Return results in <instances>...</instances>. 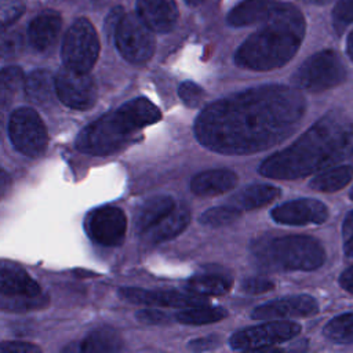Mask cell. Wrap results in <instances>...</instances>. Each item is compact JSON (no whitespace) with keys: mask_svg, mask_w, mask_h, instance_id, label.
Listing matches in <instances>:
<instances>
[{"mask_svg":"<svg viewBox=\"0 0 353 353\" xmlns=\"http://www.w3.org/2000/svg\"><path fill=\"white\" fill-rule=\"evenodd\" d=\"M139 131L125 112L119 108L87 125L76 139V148L84 153L106 156L117 152L130 137Z\"/></svg>","mask_w":353,"mask_h":353,"instance_id":"5b68a950","label":"cell"},{"mask_svg":"<svg viewBox=\"0 0 353 353\" xmlns=\"http://www.w3.org/2000/svg\"><path fill=\"white\" fill-rule=\"evenodd\" d=\"M57 97L72 109L85 110L97 101V87L88 73L63 66L55 76Z\"/></svg>","mask_w":353,"mask_h":353,"instance_id":"8fae6325","label":"cell"},{"mask_svg":"<svg viewBox=\"0 0 353 353\" xmlns=\"http://www.w3.org/2000/svg\"><path fill=\"white\" fill-rule=\"evenodd\" d=\"M299 331L298 323L268 320L263 324L236 331L230 336L229 345L233 350H270L273 345L296 336Z\"/></svg>","mask_w":353,"mask_h":353,"instance_id":"30bf717a","label":"cell"},{"mask_svg":"<svg viewBox=\"0 0 353 353\" xmlns=\"http://www.w3.org/2000/svg\"><path fill=\"white\" fill-rule=\"evenodd\" d=\"M343 251L347 256H353V211H350L342 223Z\"/></svg>","mask_w":353,"mask_h":353,"instance_id":"8d00e7d4","label":"cell"},{"mask_svg":"<svg viewBox=\"0 0 353 353\" xmlns=\"http://www.w3.org/2000/svg\"><path fill=\"white\" fill-rule=\"evenodd\" d=\"M123 347L120 335L112 328H99L91 332L79 346L80 352L85 353H108L119 352Z\"/></svg>","mask_w":353,"mask_h":353,"instance_id":"4316f807","label":"cell"},{"mask_svg":"<svg viewBox=\"0 0 353 353\" xmlns=\"http://www.w3.org/2000/svg\"><path fill=\"white\" fill-rule=\"evenodd\" d=\"M11 186V179H10V175L0 168V197H3L8 189Z\"/></svg>","mask_w":353,"mask_h":353,"instance_id":"b9f144b4","label":"cell"},{"mask_svg":"<svg viewBox=\"0 0 353 353\" xmlns=\"http://www.w3.org/2000/svg\"><path fill=\"white\" fill-rule=\"evenodd\" d=\"M324 335L334 343H353V313H342L332 317L324 327Z\"/></svg>","mask_w":353,"mask_h":353,"instance_id":"f1b7e54d","label":"cell"},{"mask_svg":"<svg viewBox=\"0 0 353 353\" xmlns=\"http://www.w3.org/2000/svg\"><path fill=\"white\" fill-rule=\"evenodd\" d=\"M332 22L339 33L353 22V0H339L332 10Z\"/></svg>","mask_w":353,"mask_h":353,"instance_id":"d6a6232c","label":"cell"},{"mask_svg":"<svg viewBox=\"0 0 353 353\" xmlns=\"http://www.w3.org/2000/svg\"><path fill=\"white\" fill-rule=\"evenodd\" d=\"M119 294L123 299L148 306H161V307H188L193 305L205 303V299L199 295H188L176 291H152L142 288H120Z\"/></svg>","mask_w":353,"mask_h":353,"instance_id":"9a60e30c","label":"cell"},{"mask_svg":"<svg viewBox=\"0 0 353 353\" xmlns=\"http://www.w3.org/2000/svg\"><path fill=\"white\" fill-rule=\"evenodd\" d=\"M137 319L145 324H167L170 323V316L164 312L156 309H143L137 313Z\"/></svg>","mask_w":353,"mask_h":353,"instance_id":"74e56055","label":"cell"},{"mask_svg":"<svg viewBox=\"0 0 353 353\" xmlns=\"http://www.w3.org/2000/svg\"><path fill=\"white\" fill-rule=\"evenodd\" d=\"M221 343L219 336H204V338H199V339H193L189 342L188 349L193 350V352H203V350H211L214 347H216Z\"/></svg>","mask_w":353,"mask_h":353,"instance_id":"ab89813d","label":"cell"},{"mask_svg":"<svg viewBox=\"0 0 353 353\" xmlns=\"http://www.w3.org/2000/svg\"><path fill=\"white\" fill-rule=\"evenodd\" d=\"M178 95L188 108H197L205 95L204 90L193 81H183L178 88Z\"/></svg>","mask_w":353,"mask_h":353,"instance_id":"836d02e7","label":"cell"},{"mask_svg":"<svg viewBox=\"0 0 353 353\" xmlns=\"http://www.w3.org/2000/svg\"><path fill=\"white\" fill-rule=\"evenodd\" d=\"M8 128L12 145L22 154L28 157H39L47 149V128L36 110L30 108H19L14 110Z\"/></svg>","mask_w":353,"mask_h":353,"instance_id":"9c48e42d","label":"cell"},{"mask_svg":"<svg viewBox=\"0 0 353 353\" xmlns=\"http://www.w3.org/2000/svg\"><path fill=\"white\" fill-rule=\"evenodd\" d=\"M346 52L349 55V58L353 62V30L349 33L347 36V41H346Z\"/></svg>","mask_w":353,"mask_h":353,"instance_id":"7bdbcfd3","label":"cell"},{"mask_svg":"<svg viewBox=\"0 0 353 353\" xmlns=\"http://www.w3.org/2000/svg\"><path fill=\"white\" fill-rule=\"evenodd\" d=\"M0 352L3 353H32V352H40V347L36 345L28 343V342H1L0 343Z\"/></svg>","mask_w":353,"mask_h":353,"instance_id":"f35d334b","label":"cell"},{"mask_svg":"<svg viewBox=\"0 0 353 353\" xmlns=\"http://www.w3.org/2000/svg\"><path fill=\"white\" fill-rule=\"evenodd\" d=\"M61 55L63 65L73 70L88 73L92 69L99 55V39L88 19L80 18L69 28Z\"/></svg>","mask_w":353,"mask_h":353,"instance_id":"52a82bcc","label":"cell"},{"mask_svg":"<svg viewBox=\"0 0 353 353\" xmlns=\"http://www.w3.org/2000/svg\"><path fill=\"white\" fill-rule=\"evenodd\" d=\"M22 33L10 25H0V58H14L23 50Z\"/></svg>","mask_w":353,"mask_h":353,"instance_id":"4dcf8cb0","label":"cell"},{"mask_svg":"<svg viewBox=\"0 0 353 353\" xmlns=\"http://www.w3.org/2000/svg\"><path fill=\"white\" fill-rule=\"evenodd\" d=\"M25 11V0H0V25H10Z\"/></svg>","mask_w":353,"mask_h":353,"instance_id":"e575fe53","label":"cell"},{"mask_svg":"<svg viewBox=\"0 0 353 353\" xmlns=\"http://www.w3.org/2000/svg\"><path fill=\"white\" fill-rule=\"evenodd\" d=\"M127 230V218L123 210L106 205L95 210L87 218L90 237L102 245L113 247L123 243Z\"/></svg>","mask_w":353,"mask_h":353,"instance_id":"7c38bea8","label":"cell"},{"mask_svg":"<svg viewBox=\"0 0 353 353\" xmlns=\"http://www.w3.org/2000/svg\"><path fill=\"white\" fill-rule=\"evenodd\" d=\"M190 221V212L186 207H174L164 218L145 232L150 243H163L181 234Z\"/></svg>","mask_w":353,"mask_h":353,"instance_id":"ffe728a7","label":"cell"},{"mask_svg":"<svg viewBox=\"0 0 353 353\" xmlns=\"http://www.w3.org/2000/svg\"><path fill=\"white\" fill-rule=\"evenodd\" d=\"M274 222L290 226L319 225L327 221L328 208L313 199H298L274 207L270 212Z\"/></svg>","mask_w":353,"mask_h":353,"instance_id":"4fadbf2b","label":"cell"},{"mask_svg":"<svg viewBox=\"0 0 353 353\" xmlns=\"http://www.w3.org/2000/svg\"><path fill=\"white\" fill-rule=\"evenodd\" d=\"M281 194L280 189L268 183H255L245 186L230 200V204L239 210H255L270 204Z\"/></svg>","mask_w":353,"mask_h":353,"instance_id":"603a6c76","label":"cell"},{"mask_svg":"<svg viewBox=\"0 0 353 353\" xmlns=\"http://www.w3.org/2000/svg\"><path fill=\"white\" fill-rule=\"evenodd\" d=\"M352 163H353V153H352Z\"/></svg>","mask_w":353,"mask_h":353,"instance_id":"bcb514c9","label":"cell"},{"mask_svg":"<svg viewBox=\"0 0 353 353\" xmlns=\"http://www.w3.org/2000/svg\"><path fill=\"white\" fill-rule=\"evenodd\" d=\"M236 182L237 175L230 170H207L192 178L190 190L196 196H218L233 189Z\"/></svg>","mask_w":353,"mask_h":353,"instance_id":"ac0fdd59","label":"cell"},{"mask_svg":"<svg viewBox=\"0 0 353 353\" xmlns=\"http://www.w3.org/2000/svg\"><path fill=\"white\" fill-rule=\"evenodd\" d=\"M251 250L258 266L274 272H310L320 268L325 259L320 241L309 236L259 239Z\"/></svg>","mask_w":353,"mask_h":353,"instance_id":"277c9868","label":"cell"},{"mask_svg":"<svg viewBox=\"0 0 353 353\" xmlns=\"http://www.w3.org/2000/svg\"><path fill=\"white\" fill-rule=\"evenodd\" d=\"M339 284H341V287H342L345 291L353 294V266L347 268V269L341 274V277H339Z\"/></svg>","mask_w":353,"mask_h":353,"instance_id":"60d3db41","label":"cell"},{"mask_svg":"<svg viewBox=\"0 0 353 353\" xmlns=\"http://www.w3.org/2000/svg\"><path fill=\"white\" fill-rule=\"evenodd\" d=\"M137 15L157 33L170 32L178 21L175 0H137Z\"/></svg>","mask_w":353,"mask_h":353,"instance_id":"2e32d148","label":"cell"},{"mask_svg":"<svg viewBox=\"0 0 353 353\" xmlns=\"http://www.w3.org/2000/svg\"><path fill=\"white\" fill-rule=\"evenodd\" d=\"M306 101L295 88L265 84L207 105L194 120L196 139L223 154L262 152L287 139L301 124Z\"/></svg>","mask_w":353,"mask_h":353,"instance_id":"6da1fadb","label":"cell"},{"mask_svg":"<svg viewBox=\"0 0 353 353\" xmlns=\"http://www.w3.org/2000/svg\"><path fill=\"white\" fill-rule=\"evenodd\" d=\"M276 3V0H243L228 12L226 21L234 28L262 22Z\"/></svg>","mask_w":353,"mask_h":353,"instance_id":"44dd1931","label":"cell"},{"mask_svg":"<svg viewBox=\"0 0 353 353\" xmlns=\"http://www.w3.org/2000/svg\"><path fill=\"white\" fill-rule=\"evenodd\" d=\"M353 176V167L350 165H338L327 171H323L310 181V188L316 192L331 193L345 188Z\"/></svg>","mask_w":353,"mask_h":353,"instance_id":"484cf974","label":"cell"},{"mask_svg":"<svg viewBox=\"0 0 353 353\" xmlns=\"http://www.w3.org/2000/svg\"><path fill=\"white\" fill-rule=\"evenodd\" d=\"M174 207L175 203L170 196H154L148 199L137 212L135 229L141 233H145L161 218H164Z\"/></svg>","mask_w":353,"mask_h":353,"instance_id":"cb8c5ba5","label":"cell"},{"mask_svg":"<svg viewBox=\"0 0 353 353\" xmlns=\"http://www.w3.org/2000/svg\"><path fill=\"white\" fill-rule=\"evenodd\" d=\"M273 287H274V284L270 280L259 279V277L245 279L241 283V290L248 294H263V292L273 290Z\"/></svg>","mask_w":353,"mask_h":353,"instance_id":"d590c367","label":"cell"},{"mask_svg":"<svg viewBox=\"0 0 353 353\" xmlns=\"http://www.w3.org/2000/svg\"><path fill=\"white\" fill-rule=\"evenodd\" d=\"M240 211L234 205H218L207 210L200 215V223L210 228H221L232 223L240 216Z\"/></svg>","mask_w":353,"mask_h":353,"instance_id":"1f68e13d","label":"cell"},{"mask_svg":"<svg viewBox=\"0 0 353 353\" xmlns=\"http://www.w3.org/2000/svg\"><path fill=\"white\" fill-rule=\"evenodd\" d=\"M233 280L226 274L219 273H203L190 277L186 281L185 288L199 296H218L229 292Z\"/></svg>","mask_w":353,"mask_h":353,"instance_id":"d4e9b609","label":"cell"},{"mask_svg":"<svg viewBox=\"0 0 353 353\" xmlns=\"http://www.w3.org/2000/svg\"><path fill=\"white\" fill-rule=\"evenodd\" d=\"M40 292L39 284L23 268L10 261H0V294L6 296L34 298Z\"/></svg>","mask_w":353,"mask_h":353,"instance_id":"e0dca14e","label":"cell"},{"mask_svg":"<svg viewBox=\"0 0 353 353\" xmlns=\"http://www.w3.org/2000/svg\"><path fill=\"white\" fill-rule=\"evenodd\" d=\"M346 69L339 55L332 50H323L309 57L294 73L292 83L298 88L320 92L342 84Z\"/></svg>","mask_w":353,"mask_h":353,"instance_id":"8992f818","label":"cell"},{"mask_svg":"<svg viewBox=\"0 0 353 353\" xmlns=\"http://www.w3.org/2000/svg\"><path fill=\"white\" fill-rule=\"evenodd\" d=\"M319 312V303L312 295H292L270 301L256 306L251 317L255 320H279L291 317H307Z\"/></svg>","mask_w":353,"mask_h":353,"instance_id":"5bb4252c","label":"cell"},{"mask_svg":"<svg viewBox=\"0 0 353 353\" xmlns=\"http://www.w3.org/2000/svg\"><path fill=\"white\" fill-rule=\"evenodd\" d=\"M25 77L18 66H7L0 70V105L10 103L23 88Z\"/></svg>","mask_w":353,"mask_h":353,"instance_id":"f546056e","label":"cell"},{"mask_svg":"<svg viewBox=\"0 0 353 353\" xmlns=\"http://www.w3.org/2000/svg\"><path fill=\"white\" fill-rule=\"evenodd\" d=\"M226 316H228V313L222 307L207 306L205 303H200V305L188 306L186 309L178 312L175 319L182 324L203 325V324L221 321Z\"/></svg>","mask_w":353,"mask_h":353,"instance_id":"83f0119b","label":"cell"},{"mask_svg":"<svg viewBox=\"0 0 353 353\" xmlns=\"http://www.w3.org/2000/svg\"><path fill=\"white\" fill-rule=\"evenodd\" d=\"M353 139V121L341 112H330L292 145L269 156L259 165L263 176L298 179L341 159Z\"/></svg>","mask_w":353,"mask_h":353,"instance_id":"7a4b0ae2","label":"cell"},{"mask_svg":"<svg viewBox=\"0 0 353 353\" xmlns=\"http://www.w3.org/2000/svg\"><path fill=\"white\" fill-rule=\"evenodd\" d=\"M349 196H350V199L353 200V188H352V190H350V193H349Z\"/></svg>","mask_w":353,"mask_h":353,"instance_id":"f6af8a7d","label":"cell"},{"mask_svg":"<svg viewBox=\"0 0 353 353\" xmlns=\"http://www.w3.org/2000/svg\"><path fill=\"white\" fill-rule=\"evenodd\" d=\"M62 21L59 14L54 11H44L39 14L29 25L28 39L37 51L48 50L58 39Z\"/></svg>","mask_w":353,"mask_h":353,"instance_id":"d6986e66","label":"cell"},{"mask_svg":"<svg viewBox=\"0 0 353 353\" xmlns=\"http://www.w3.org/2000/svg\"><path fill=\"white\" fill-rule=\"evenodd\" d=\"M23 90L33 103L39 106H50L57 95L55 77L47 70H34L25 77Z\"/></svg>","mask_w":353,"mask_h":353,"instance_id":"7402d4cb","label":"cell"},{"mask_svg":"<svg viewBox=\"0 0 353 353\" xmlns=\"http://www.w3.org/2000/svg\"><path fill=\"white\" fill-rule=\"evenodd\" d=\"M263 26L236 51L237 66L266 72L285 65L298 51L305 36V18L290 3H276Z\"/></svg>","mask_w":353,"mask_h":353,"instance_id":"3957f363","label":"cell"},{"mask_svg":"<svg viewBox=\"0 0 353 353\" xmlns=\"http://www.w3.org/2000/svg\"><path fill=\"white\" fill-rule=\"evenodd\" d=\"M188 4H190V6H197L199 3H201V0H185Z\"/></svg>","mask_w":353,"mask_h":353,"instance_id":"ee69618b","label":"cell"},{"mask_svg":"<svg viewBox=\"0 0 353 353\" xmlns=\"http://www.w3.org/2000/svg\"><path fill=\"white\" fill-rule=\"evenodd\" d=\"M114 43L121 57L131 63H143L154 52V37L137 14L121 15L114 28Z\"/></svg>","mask_w":353,"mask_h":353,"instance_id":"ba28073f","label":"cell"}]
</instances>
